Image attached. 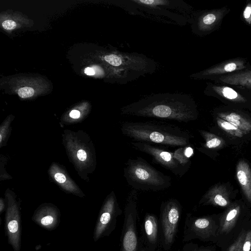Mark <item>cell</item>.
Returning a JSON list of instances; mask_svg holds the SVG:
<instances>
[{"instance_id":"603a6c76","label":"cell","mask_w":251,"mask_h":251,"mask_svg":"<svg viewBox=\"0 0 251 251\" xmlns=\"http://www.w3.org/2000/svg\"><path fill=\"white\" fill-rule=\"evenodd\" d=\"M241 251H251V220L248 222L246 227V232Z\"/></svg>"},{"instance_id":"8fae6325","label":"cell","mask_w":251,"mask_h":251,"mask_svg":"<svg viewBox=\"0 0 251 251\" xmlns=\"http://www.w3.org/2000/svg\"><path fill=\"white\" fill-rule=\"evenodd\" d=\"M245 63L244 60L241 58L227 60L197 74L192 75L191 77L200 78L205 76L218 75L241 71L246 68Z\"/></svg>"},{"instance_id":"f546056e","label":"cell","mask_w":251,"mask_h":251,"mask_svg":"<svg viewBox=\"0 0 251 251\" xmlns=\"http://www.w3.org/2000/svg\"><path fill=\"white\" fill-rule=\"evenodd\" d=\"M80 115V112L77 110H73L70 113V116L73 119H78Z\"/></svg>"},{"instance_id":"9a60e30c","label":"cell","mask_w":251,"mask_h":251,"mask_svg":"<svg viewBox=\"0 0 251 251\" xmlns=\"http://www.w3.org/2000/svg\"><path fill=\"white\" fill-rule=\"evenodd\" d=\"M219 79L227 84L251 88V69L222 75Z\"/></svg>"},{"instance_id":"6da1fadb","label":"cell","mask_w":251,"mask_h":251,"mask_svg":"<svg viewBox=\"0 0 251 251\" xmlns=\"http://www.w3.org/2000/svg\"><path fill=\"white\" fill-rule=\"evenodd\" d=\"M123 115L188 123L197 118L195 101L187 94L159 93L123 106Z\"/></svg>"},{"instance_id":"5bb4252c","label":"cell","mask_w":251,"mask_h":251,"mask_svg":"<svg viewBox=\"0 0 251 251\" xmlns=\"http://www.w3.org/2000/svg\"><path fill=\"white\" fill-rule=\"evenodd\" d=\"M236 176L247 200L251 204V169L245 161L238 162Z\"/></svg>"},{"instance_id":"ba28073f","label":"cell","mask_w":251,"mask_h":251,"mask_svg":"<svg viewBox=\"0 0 251 251\" xmlns=\"http://www.w3.org/2000/svg\"><path fill=\"white\" fill-rule=\"evenodd\" d=\"M182 206L176 199H168L161 204L159 243L165 251H169L175 241Z\"/></svg>"},{"instance_id":"484cf974","label":"cell","mask_w":251,"mask_h":251,"mask_svg":"<svg viewBox=\"0 0 251 251\" xmlns=\"http://www.w3.org/2000/svg\"><path fill=\"white\" fill-rule=\"evenodd\" d=\"M243 16L246 22L251 25V2L248 3L243 11Z\"/></svg>"},{"instance_id":"7c38bea8","label":"cell","mask_w":251,"mask_h":251,"mask_svg":"<svg viewBox=\"0 0 251 251\" xmlns=\"http://www.w3.org/2000/svg\"><path fill=\"white\" fill-rule=\"evenodd\" d=\"M232 203L229 194L226 188L222 186L216 185L206 193L199 203L201 205H211L226 208Z\"/></svg>"},{"instance_id":"30bf717a","label":"cell","mask_w":251,"mask_h":251,"mask_svg":"<svg viewBox=\"0 0 251 251\" xmlns=\"http://www.w3.org/2000/svg\"><path fill=\"white\" fill-rule=\"evenodd\" d=\"M142 244L148 251H156L159 243V227L155 215L147 213L142 225Z\"/></svg>"},{"instance_id":"2e32d148","label":"cell","mask_w":251,"mask_h":251,"mask_svg":"<svg viewBox=\"0 0 251 251\" xmlns=\"http://www.w3.org/2000/svg\"><path fill=\"white\" fill-rule=\"evenodd\" d=\"M218 116L239 128L244 134L251 131V121L236 112L220 113Z\"/></svg>"},{"instance_id":"d6986e66","label":"cell","mask_w":251,"mask_h":251,"mask_svg":"<svg viewBox=\"0 0 251 251\" xmlns=\"http://www.w3.org/2000/svg\"><path fill=\"white\" fill-rule=\"evenodd\" d=\"M217 123L221 128L231 135L242 137L244 134L237 126L221 118H217Z\"/></svg>"},{"instance_id":"7a4b0ae2","label":"cell","mask_w":251,"mask_h":251,"mask_svg":"<svg viewBox=\"0 0 251 251\" xmlns=\"http://www.w3.org/2000/svg\"><path fill=\"white\" fill-rule=\"evenodd\" d=\"M120 128L124 135L134 141L178 148L190 144L191 135L187 130L167 123L124 122Z\"/></svg>"},{"instance_id":"277c9868","label":"cell","mask_w":251,"mask_h":251,"mask_svg":"<svg viewBox=\"0 0 251 251\" xmlns=\"http://www.w3.org/2000/svg\"><path fill=\"white\" fill-rule=\"evenodd\" d=\"M251 214L243 204L232 202L220 214L219 226L215 245L221 251L227 247L240 233L250 220Z\"/></svg>"},{"instance_id":"4dcf8cb0","label":"cell","mask_w":251,"mask_h":251,"mask_svg":"<svg viewBox=\"0 0 251 251\" xmlns=\"http://www.w3.org/2000/svg\"><path fill=\"white\" fill-rule=\"evenodd\" d=\"M85 74L88 75H93L95 74V71L94 69L91 67H87L84 69V71Z\"/></svg>"},{"instance_id":"d4e9b609","label":"cell","mask_w":251,"mask_h":251,"mask_svg":"<svg viewBox=\"0 0 251 251\" xmlns=\"http://www.w3.org/2000/svg\"><path fill=\"white\" fill-rule=\"evenodd\" d=\"M55 218L51 214H45L40 218V223L43 226H50L54 223Z\"/></svg>"},{"instance_id":"8992f818","label":"cell","mask_w":251,"mask_h":251,"mask_svg":"<svg viewBox=\"0 0 251 251\" xmlns=\"http://www.w3.org/2000/svg\"><path fill=\"white\" fill-rule=\"evenodd\" d=\"M220 214L195 217L187 214L184 227L183 242L198 239L215 244L219 226Z\"/></svg>"},{"instance_id":"cb8c5ba5","label":"cell","mask_w":251,"mask_h":251,"mask_svg":"<svg viewBox=\"0 0 251 251\" xmlns=\"http://www.w3.org/2000/svg\"><path fill=\"white\" fill-rule=\"evenodd\" d=\"M34 93L33 89L29 87L21 88L18 91V95L22 98H27L32 97Z\"/></svg>"},{"instance_id":"5b68a950","label":"cell","mask_w":251,"mask_h":251,"mask_svg":"<svg viewBox=\"0 0 251 251\" xmlns=\"http://www.w3.org/2000/svg\"><path fill=\"white\" fill-rule=\"evenodd\" d=\"M131 145L136 150L151 156L153 162L179 177L182 176L190 167V155L187 154L186 151L187 146L171 151L159 146L144 142L132 141Z\"/></svg>"},{"instance_id":"ac0fdd59","label":"cell","mask_w":251,"mask_h":251,"mask_svg":"<svg viewBox=\"0 0 251 251\" xmlns=\"http://www.w3.org/2000/svg\"><path fill=\"white\" fill-rule=\"evenodd\" d=\"M200 132L205 140L204 147L207 149H216L225 144L224 141L215 134L204 130H200Z\"/></svg>"},{"instance_id":"83f0119b","label":"cell","mask_w":251,"mask_h":251,"mask_svg":"<svg viewBox=\"0 0 251 251\" xmlns=\"http://www.w3.org/2000/svg\"><path fill=\"white\" fill-rule=\"evenodd\" d=\"M54 177L56 181L59 183H63L66 181V177L65 176L60 172L54 174Z\"/></svg>"},{"instance_id":"7402d4cb","label":"cell","mask_w":251,"mask_h":251,"mask_svg":"<svg viewBox=\"0 0 251 251\" xmlns=\"http://www.w3.org/2000/svg\"><path fill=\"white\" fill-rule=\"evenodd\" d=\"M178 251H218L214 246H199L197 244L190 243L185 244L183 248Z\"/></svg>"},{"instance_id":"4316f807","label":"cell","mask_w":251,"mask_h":251,"mask_svg":"<svg viewBox=\"0 0 251 251\" xmlns=\"http://www.w3.org/2000/svg\"><path fill=\"white\" fill-rule=\"evenodd\" d=\"M2 25L4 29H12L16 27V23L11 20H7L2 23Z\"/></svg>"},{"instance_id":"3957f363","label":"cell","mask_w":251,"mask_h":251,"mask_svg":"<svg viewBox=\"0 0 251 251\" xmlns=\"http://www.w3.org/2000/svg\"><path fill=\"white\" fill-rule=\"evenodd\" d=\"M124 176L132 189L159 191L170 187L172 178L160 172L141 157L130 158L125 163Z\"/></svg>"},{"instance_id":"4fadbf2b","label":"cell","mask_w":251,"mask_h":251,"mask_svg":"<svg viewBox=\"0 0 251 251\" xmlns=\"http://www.w3.org/2000/svg\"><path fill=\"white\" fill-rule=\"evenodd\" d=\"M226 11V9L222 8L213 10L202 14L197 21V29L201 32H206L212 30L222 20Z\"/></svg>"},{"instance_id":"44dd1931","label":"cell","mask_w":251,"mask_h":251,"mask_svg":"<svg viewBox=\"0 0 251 251\" xmlns=\"http://www.w3.org/2000/svg\"><path fill=\"white\" fill-rule=\"evenodd\" d=\"M18 219L19 218L17 217H14L13 215L7 218V227L8 234L11 236L12 239L19 233Z\"/></svg>"},{"instance_id":"9c48e42d","label":"cell","mask_w":251,"mask_h":251,"mask_svg":"<svg viewBox=\"0 0 251 251\" xmlns=\"http://www.w3.org/2000/svg\"><path fill=\"white\" fill-rule=\"evenodd\" d=\"M122 213L112 192L107 198L100 211L95 231V239L109 235L116 227L117 217Z\"/></svg>"},{"instance_id":"ffe728a7","label":"cell","mask_w":251,"mask_h":251,"mask_svg":"<svg viewBox=\"0 0 251 251\" xmlns=\"http://www.w3.org/2000/svg\"><path fill=\"white\" fill-rule=\"evenodd\" d=\"M246 226L239 235L232 242H231L227 247L221 251H241L242 246L246 232Z\"/></svg>"},{"instance_id":"52a82bcc","label":"cell","mask_w":251,"mask_h":251,"mask_svg":"<svg viewBox=\"0 0 251 251\" xmlns=\"http://www.w3.org/2000/svg\"><path fill=\"white\" fill-rule=\"evenodd\" d=\"M138 193L132 189L128 194L124 209V221L121 238V251H139L142 245L137 230Z\"/></svg>"},{"instance_id":"f1b7e54d","label":"cell","mask_w":251,"mask_h":251,"mask_svg":"<svg viewBox=\"0 0 251 251\" xmlns=\"http://www.w3.org/2000/svg\"><path fill=\"white\" fill-rule=\"evenodd\" d=\"M77 157L79 160L84 161L87 158V154L84 150L80 149L77 152Z\"/></svg>"},{"instance_id":"e0dca14e","label":"cell","mask_w":251,"mask_h":251,"mask_svg":"<svg viewBox=\"0 0 251 251\" xmlns=\"http://www.w3.org/2000/svg\"><path fill=\"white\" fill-rule=\"evenodd\" d=\"M212 88L219 95L233 102H244L246 101L240 94L228 86L214 85Z\"/></svg>"}]
</instances>
